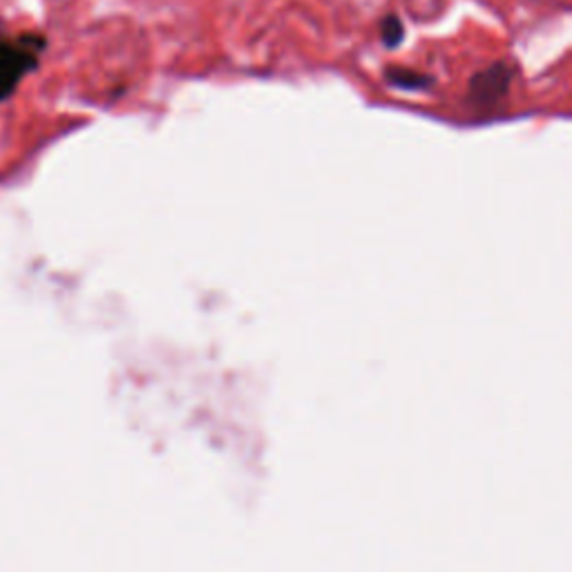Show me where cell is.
Masks as SVG:
<instances>
[{
	"label": "cell",
	"instance_id": "6da1fadb",
	"mask_svg": "<svg viewBox=\"0 0 572 572\" xmlns=\"http://www.w3.org/2000/svg\"><path fill=\"white\" fill-rule=\"evenodd\" d=\"M512 76H515V69L501 61L476 72L470 80L467 99L481 108H489V106L499 104L510 90Z\"/></svg>",
	"mask_w": 572,
	"mask_h": 572
},
{
	"label": "cell",
	"instance_id": "7a4b0ae2",
	"mask_svg": "<svg viewBox=\"0 0 572 572\" xmlns=\"http://www.w3.org/2000/svg\"><path fill=\"white\" fill-rule=\"evenodd\" d=\"M36 63L34 54L23 47H12L0 43V101L8 99L19 80Z\"/></svg>",
	"mask_w": 572,
	"mask_h": 572
},
{
	"label": "cell",
	"instance_id": "3957f363",
	"mask_svg": "<svg viewBox=\"0 0 572 572\" xmlns=\"http://www.w3.org/2000/svg\"><path fill=\"white\" fill-rule=\"evenodd\" d=\"M385 78L391 86H396L400 90H423V88L432 86V78L428 74H421L410 67H398V65L387 67Z\"/></svg>",
	"mask_w": 572,
	"mask_h": 572
},
{
	"label": "cell",
	"instance_id": "277c9868",
	"mask_svg": "<svg viewBox=\"0 0 572 572\" xmlns=\"http://www.w3.org/2000/svg\"><path fill=\"white\" fill-rule=\"evenodd\" d=\"M380 39L385 43V47H398L404 39V25L396 14H387L380 21Z\"/></svg>",
	"mask_w": 572,
	"mask_h": 572
}]
</instances>
